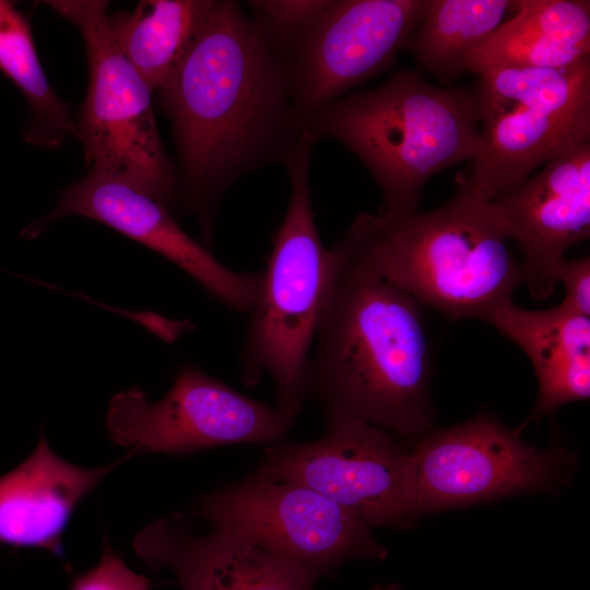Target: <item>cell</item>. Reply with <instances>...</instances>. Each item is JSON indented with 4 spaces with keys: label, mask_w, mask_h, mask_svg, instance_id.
<instances>
[{
    "label": "cell",
    "mask_w": 590,
    "mask_h": 590,
    "mask_svg": "<svg viewBox=\"0 0 590 590\" xmlns=\"http://www.w3.org/2000/svg\"><path fill=\"white\" fill-rule=\"evenodd\" d=\"M158 91L179 156V194L210 239L225 191L270 162L283 163L304 133L286 60L256 16L237 1L217 0Z\"/></svg>",
    "instance_id": "obj_1"
},
{
    "label": "cell",
    "mask_w": 590,
    "mask_h": 590,
    "mask_svg": "<svg viewBox=\"0 0 590 590\" xmlns=\"http://www.w3.org/2000/svg\"><path fill=\"white\" fill-rule=\"evenodd\" d=\"M338 256L339 272L308 363L307 399L326 417L351 416L393 435L422 436L432 429L435 412L421 304Z\"/></svg>",
    "instance_id": "obj_2"
},
{
    "label": "cell",
    "mask_w": 590,
    "mask_h": 590,
    "mask_svg": "<svg viewBox=\"0 0 590 590\" xmlns=\"http://www.w3.org/2000/svg\"><path fill=\"white\" fill-rule=\"evenodd\" d=\"M492 201L458 187L427 212L356 215L334 246L349 266L455 319L487 321L523 283Z\"/></svg>",
    "instance_id": "obj_3"
},
{
    "label": "cell",
    "mask_w": 590,
    "mask_h": 590,
    "mask_svg": "<svg viewBox=\"0 0 590 590\" xmlns=\"http://www.w3.org/2000/svg\"><path fill=\"white\" fill-rule=\"evenodd\" d=\"M303 130L317 142L339 141L363 162L381 192L377 213L388 216L416 212L432 177L472 162L481 143L474 91L433 85L413 70L338 98Z\"/></svg>",
    "instance_id": "obj_4"
},
{
    "label": "cell",
    "mask_w": 590,
    "mask_h": 590,
    "mask_svg": "<svg viewBox=\"0 0 590 590\" xmlns=\"http://www.w3.org/2000/svg\"><path fill=\"white\" fill-rule=\"evenodd\" d=\"M317 141L304 132L283 161L291 193L249 310L240 365L244 382L268 376L278 405L297 417L307 400V370L315 338L339 272V256L317 229L309 164Z\"/></svg>",
    "instance_id": "obj_5"
},
{
    "label": "cell",
    "mask_w": 590,
    "mask_h": 590,
    "mask_svg": "<svg viewBox=\"0 0 590 590\" xmlns=\"http://www.w3.org/2000/svg\"><path fill=\"white\" fill-rule=\"evenodd\" d=\"M479 76L480 150L459 187L494 201L540 166L590 142V58L558 69L497 68Z\"/></svg>",
    "instance_id": "obj_6"
},
{
    "label": "cell",
    "mask_w": 590,
    "mask_h": 590,
    "mask_svg": "<svg viewBox=\"0 0 590 590\" xmlns=\"http://www.w3.org/2000/svg\"><path fill=\"white\" fill-rule=\"evenodd\" d=\"M85 45L88 87L76 123L90 170L122 180L166 206L179 196L152 107L153 90L117 46L105 0H48Z\"/></svg>",
    "instance_id": "obj_7"
},
{
    "label": "cell",
    "mask_w": 590,
    "mask_h": 590,
    "mask_svg": "<svg viewBox=\"0 0 590 590\" xmlns=\"http://www.w3.org/2000/svg\"><path fill=\"white\" fill-rule=\"evenodd\" d=\"M214 530L236 534L317 577L355 558L387 557L373 528L305 485L255 471L208 493L193 507Z\"/></svg>",
    "instance_id": "obj_8"
},
{
    "label": "cell",
    "mask_w": 590,
    "mask_h": 590,
    "mask_svg": "<svg viewBox=\"0 0 590 590\" xmlns=\"http://www.w3.org/2000/svg\"><path fill=\"white\" fill-rule=\"evenodd\" d=\"M255 472L312 488L371 528L402 529L420 516L412 452L359 418L327 416L321 438L268 446Z\"/></svg>",
    "instance_id": "obj_9"
},
{
    "label": "cell",
    "mask_w": 590,
    "mask_h": 590,
    "mask_svg": "<svg viewBox=\"0 0 590 590\" xmlns=\"http://www.w3.org/2000/svg\"><path fill=\"white\" fill-rule=\"evenodd\" d=\"M411 452L420 516L523 493L558 492L576 468L575 453L538 449L487 413L427 430Z\"/></svg>",
    "instance_id": "obj_10"
},
{
    "label": "cell",
    "mask_w": 590,
    "mask_h": 590,
    "mask_svg": "<svg viewBox=\"0 0 590 590\" xmlns=\"http://www.w3.org/2000/svg\"><path fill=\"white\" fill-rule=\"evenodd\" d=\"M295 420L278 404L249 398L187 365L158 401L151 402L138 387L115 394L106 427L110 440L131 455L184 456L228 445L272 446L286 437Z\"/></svg>",
    "instance_id": "obj_11"
},
{
    "label": "cell",
    "mask_w": 590,
    "mask_h": 590,
    "mask_svg": "<svg viewBox=\"0 0 590 590\" xmlns=\"http://www.w3.org/2000/svg\"><path fill=\"white\" fill-rule=\"evenodd\" d=\"M430 0H330L283 54L302 129L319 109L388 69Z\"/></svg>",
    "instance_id": "obj_12"
},
{
    "label": "cell",
    "mask_w": 590,
    "mask_h": 590,
    "mask_svg": "<svg viewBox=\"0 0 590 590\" xmlns=\"http://www.w3.org/2000/svg\"><path fill=\"white\" fill-rule=\"evenodd\" d=\"M70 215L97 221L144 245L234 311L249 312L257 299L261 273L224 266L181 228L168 206L122 180L90 170L66 188L55 208L24 233L30 238L36 237Z\"/></svg>",
    "instance_id": "obj_13"
},
{
    "label": "cell",
    "mask_w": 590,
    "mask_h": 590,
    "mask_svg": "<svg viewBox=\"0 0 590 590\" xmlns=\"http://www.w3.org/2000/svg\"><path fill=\"white\" fill-rule=\"evenodd\" d=\"M492 205L522 249L523 283L533 297L546 298L566 250L590 235V142L547 162Z\"/></svg>",
    "instance_id": "obj_14"
},
{
    "label": "cell",
    "mask_w": 590,
    "mask_h": 590,
    "mask_svg": "<svg viewBox=\"0 0 590 590\" xmlns=\"http://www.w3.org/2000/svg\"><path fill=\"white\" fill-rule=\"evenodd\" d=\"M132 545L152 569H172L182 590H312L318 578L236 534L193 535L178 515L150 523Z\"/></svg>",
    "instance_id": "obj_15"
},
{
    "label": "cell",
    "mask_w": 590,
    "mask_h": 590,
    "mask_svg": "<svg viewBox=\"0 0 590 590\" xmlns=\"http://www.w3.org/2000/svg\"><path fill=\"white\" fill-rule=\"evenodd\" d=\"M130 456L97 468L79 467L55 453L42 433L34 451L0 476V544L60 555L76 507Z\"/></svg>",
    "instance_id": "obj_16"
},
{
    "label": "cell",
    "mask_w": 590,
    "mask_h": 590,
    "mask_svg": "<svg viewBox=\"0 0 590 590\" xmlns=\"http://www.w3.org/2000/svg\"><path fill=\"white\" fill-rule=\"evenodd\" d=\"M530 359L539 391L528 422L590 397V317L560 305L528 310L512 300L487 320Z\"/></svg>",
    "instance_id": "obj_17"
},
{
    "label": "cell",
    "mask_w": 590,
    "mask_h": 590,
    "mask_svg": "<svg viewBox=\"0 0 590 590\" xmlns=\"http://www.w3.org/2000/svg\"><path fill=\"white\" fill-rule=\"evenodd\" d=\"M503 22L468 58L464 72L497 68L558 69L589 59L590 2L517 0Z\"/></svg>",
    "instance_id": "obj_18"
},
{
    "label": "cell",
    "mask_w": 590,
    "mask_h": 590,
    "mask_svg": "<svg viewBox=\"0 0 590 590\" xmlns=\"http://www.w3.org/2000/svg\"><path fill=\"white\" fill-rule=\"evenodd\" d=\"M217 0H142L108 14L113 37L154 91L169 80L209 21Z\"/></svg>",
    "instance_id": "obj_19"
},
{
    "label": "cell",
    "mask_w": 590,
    "mask_h": 590,
    "mask_svg": "<svg viewBox=\"0 0 590 590\" xmlns=\"http://www.w3.org/2000/svg\"><path fill=\"white\" fill-rule=\"evenodd\" d=\"M0 71L25 98L28 115L22 137L28 144L57 148L76 135L68 106L45 75L28 15L7 0H0Z\"/></svg>",
    "instance_id": "obj_20"
},
{
    "label": "cell",
    "mask_w": 590,
    "mask_h": 590,
    "mask_svg": "<svg viewBox=\"0 0 590 590\" xmlns=\"http://www.w3.org/2000/svg\"><path fill=\"white\" fill-rule=\"evenodd\" d=\"M510 10L509 0H430L408 47L424 70L452 81Z\"/></svg>",
    "instance_id": "obj_21"
},
{
    "label": "cell",
    "mask_w": 590,
    "mask_h": 590,
    "mask_svg": "<svg viewBox=\"0 0 590 590\" xmlns=\"http://www.w3.org/2000/svg\"><path fill=\"white\" fill-rule=\"evenodd\" d=\"M330 0H255L249 7L282 55Z\"/></svg>",
    "instance_id": "obj_22"
},
{
    "label": "cell",
    "mask_w": 590,
    "mask_h": 590,
    "mask_svg": "<svg viewBox=\"0 0 590 590\" xmlns=\"http://www.w3.org/2000/svg\"><path fill=\"white\" fill-rule=\"evenodd\" d=\"M70 590H150V581L128 567L105 541L99 562L78 575Z\"/></svg>",
    "instance_id": "obj_23"
},
{
    "label": "cell",
    "mask_w": 590,
    "mask_h": 590,
    "mask_svg": "<svg viewBox=\"0 0 590 590\" xmlns=\"http://www.w3.org/2000/svg\"><path fill=\"white\" fill-rule=\"evenodd\" d=\"M556 282H560L566 291L562 304L568 308L590 316V259L583 256L565 259L557 269Z\"/></svg>",
    "instance_id": "obj_24"
},
{
    "label": "cell",
    "mask_w": 590,
    "mask_h": 590,
    "mask_svg": "<svg viewBox=\"0 0 590 590\" xmlns=\"http://www.w3.org/2000/svg\"><path fill=\"white\" fill-rule=\"evenodd\" d=\"M373 590H400L394 583L376 586Z\"/></svg>",
    "instance_id": "obj_25"
}]
</instances>
